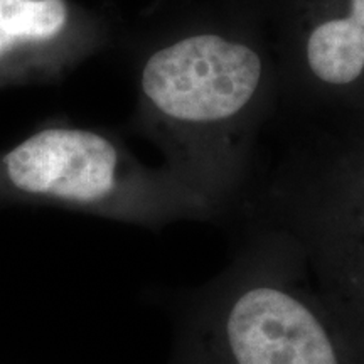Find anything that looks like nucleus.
Returning <instances> with one entry per match:
<instances>
[{"label": "nucleus", "mask_w": 364, "mask_h": 364, "mask_svg": "<svg viewBox=\"0 0 364 364\" xmlns=\"http://www.w3.org/2000/svg\"><path fill=\"white\" fill-rule=\"evenodd\" d=\"M136 122L182 182L225 215L243 198L273 112L270 48L243 4L172 27L145 49Z\"/></svg>", "instance_id": "1"}, {"label": "nucleus", "mask_w": 364, "mask_h": 364, "mask_svg": "<svg viewBox=\"0 0 364 364\" xmlns=\"http://www.w3.org/2000/svg\"><path fill=\"white\" fill-rule=\"evenodd\" d=\"M171 364H364V339L273 220L184 299Z\"/></svg>", "instance_id": "2"}, {"label": "nucleus", "mask_w": 364, "mask_h": 364, "mask_svg": "<svg viewBox=\"0 0 364 364\" xmlns=\"http://www.w3.org/2000/svg\"><path fill=\"white\" fill-rule=\"evenodd\" d=\"M0 203L49 204L147 228L220 215L167 166L149 167L120 139L53 124L0 154Z\"/></svg>", "instance_id": "3"}, {"label": "nucleus", "mask_w": 364, "mask_h": 364, "mask_svg": "<svg viewBox=\"0 0 364 364\" xmlns=\"http://www.w3.org/2000/svg\"><path fill=\"white\" fill-rule=\"evenodd\" d=\"M270 48L277 98L314 112L364 85V0H243Z\"/></svg>", "instance_id": "4"}, {"label": "nucleus", "mask_w": 364, "mask_h": 364, "mask_svg": "<svg viewBox=\"0 0 364 364\" xmlns=\"http://www.w3.org/2000/svg\"><path fill=\"white\" fill-rule=\"evenodd\" d=\"M105 41V22L73 0H0V88L61 78Z\"/></svg>", "instance_id": "5"}, {"label": "nucleus", "mask_w": 364, "mask_h": 364, "mask_svg": "<svg viewBox=\"0 0 364 364\" xmlns=\"http://www.w3.org/2000/svg\"><path fill=\"white\" fill-rule=\"evenodd\" d=\"M306 248L318 285L364 339V223L304 213H268Z\"/></svg>", "instance_id": "6"}, {"label": "nucleus", "mask_w": 364, "mask_h": 364, "mask_svg": "<svg viewBox=\"0 0 364 364\" xmlns=\"http://www.w3.org/2000/svg\"><path fill=\"white\" fill-rule=\"evenodd\" d=\"M268 209L364 223V144L292 162L270 189Z\"/></svg>", "instance_id": "7"}]
</instances>
